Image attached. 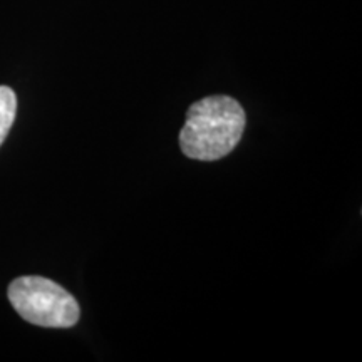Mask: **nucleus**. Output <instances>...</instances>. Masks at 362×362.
Listing matches in <instances>:
<instances>
[{"label": "nucleus", "instance_id": "obj_1", "mask_svg": "<svg viewBox=\"0 0 362 362\" xmlns=\"http://www.w3.org/2000/svg\"><path fill=\"white\" fill-rule=\"evenodd\" d=\"M245 124V111L233 98H205L189 106L180 133V148L192 160H220L233 151Z\"/></svg>", "mask_w": 362, "mask_h": 362}, {"label": "nucleus", "instance_id": "obj_2", "mask_svg": "<svg viewBox=\"0 0 362 362\" xmlns=\"http://www.w3.org/2000/svg\"><path fill=\"white\" fill-rule=\"evenodd\" d=\"M8 300L22 319L40 327L66 329L78 324L79 304L64 287L44 277L16 279L8 285Z\"/></svg>", "mask_w": 362, "mask_h": 362}, {"label": "nucleus", "instance_id": "obj_3", "mask_svg": "<svg viewBox=\"0 0 362 362\" xmlns=\"http://www.w3.org/2000/svg\"><path fill=\"white\" fill-rule=\"evenodd\" d=\"M17 112V96L7 86H0V144L6 141Z\"/></svg>", "mask_w": 362, "mask_h": 362}]
</instances>
